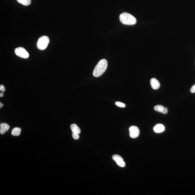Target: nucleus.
I'll return each mask as SVG.
<instances>
[{
	"label": "nucleus",
	"mask_w": 195,
	"mask_h": 195,
	"mask_svg": "<svg viewBox=\"0 0 195 195\" xmlns=\"http://www.w3.org/2000/svg\"><path fill=\"white\" fill-rule=\"evenodd\" d=\"M190 91L191 93H195V84L191 87L190 89Z\"/></svg>",
	"instance_id": "nucleus-17"
},
{
	"label": "nucleus",
	"mask_w": 195,
	"mask_h": 195,
	"mask_svg": "<svg viewBox=\"0 0 195 195\" xmlns=\"http://www.w3.org/2000/svg\"><path fill=\"white\" fill-rule=\"evenodd\" d=\"M153 130L156 133H162L165 131V127L162 124H157L153 127Z\"/></svg>",
	"instance_id": "nucleus-8"
},
{
	"label": "nucleus",
	"mask_w": 195,
	"mask_h": 195,
	"mask_svg": "<svg viewBox=\"0 0 195 195\" xmlns=\"http://www.w3.org/2000/svg\"><path fill=\"white\" fill-rule=\"evenodd\" d=\"M3 106H4V104L3 103H1V102L0 103V108H1Z\"/></svg>",
	"instance_id": "nucleus-20"
},
{
	"label": "nucleus",
	"mask_w": 195,
	"mask_h": 195,
	"mask_svg": "<svg viewBox=\"0 0 195 195\" xmlns=\"http://www.w3.org/2000/svg\"><path fill=\"white\" fill-rule=\"evenodd\" d=\"M10 128V125L6 123H2L0 125V133L1 134H4Z\"/></svg>",
	"instance_id": "nucleus-9"
},
{
	"label": "nucleus",
	"mask_w": 195,
	"mask_h": 195,
	"mask_svg": "<svg viewBox=\"0 0 195 195\" xmlns=\"http://www.w3.org/2000/svg\"><path fill=\"white\" fill-rule=\"evenodd\" d=\"M4 96V93H3V92H2V93H0V96H1V97H2V96Z\"/></svg>",
	"instance_id": "nucleus-19"
},
{
	"label": "nucleus",
	"mask_w": 195,
	"mask_h": 195,
	"mask_svg": "<svg viewBox=\"0 0 195 195\" xmlns=\"http://www.w3.org/2000/svg\"><path fill=\"white\" fill-rule=\"evenodd\" d=\"M167 112H168V109L166 108V107H164L162 113H163L164 114H165L167 113Z\"/></svg>",
	"instance_id": "nucleus-16"
},
{
	"label": "nucleus",
	"mask_w": 195,
	"mask_h": 195,
	"mask_svg": "<svg viewBox=\"0 0 195 195\" xmlns=\"http://www.w3.org/2000/svg\"><path fill=\"white\" fill-rule=\"evenodd\" d=\"M119 19L122 24L126 25H133L136 23V18L130 14L124 12L120 15Z\"/></svg>",
	"instance_id": "nucleus-2"
},
{
	"label": "nucleus",
	"mask_w": 195,
	"mask_h": 195,
	"mask_svg": "<svg viewBox=\"0 0 195 195\" xmlns=\"http://www.w3.org/2000/svg\"><path fill=\"white\" fill-rule=\"evenodd\" d=\"M5 88L4 85H1L0 86V90L2 92H4L5 91Z\"/></svg>",
	"instance_id": "nucleus-18"
},
{
	"label": "nucleus",
	"mask_w": 195,
	"mask_h": 195,
	"mask_svg": "<svg viewBox=\"0 0 195 195\" xmlns=\"http://www.w3.org/2000/svg\"><path fill=\"white\" fill-rule=\"evenodd\" d=\"M72 136L74 139H78L79 138V134H77V133H73V134H72Z\"/></svg>",
	"instance_id": "nucleus-15"
},
{
	"label": "nucleus",
	"mask_w": 195,
	"mask_h": 195,
	"mask_svg": "<svg viewBox=\"0 0 195 195\" xmlns=\"http://www.w3.org/2000/svg\"><path fill=\"white\" fill-rule=\"evenodd\" d=\"M108 63L105 59H102L99 61L95 67L93 72V75L95 77H98L101 76L106 70Z\"/></svg>",
	"instance_id": "nucleus-1"
},
{
	"label": "nucleus",
	"mask_w": 195,
	"mask_h": 195,
	"mask_svg": "<svg viewBox=\"0 0 195 195\" xmlns=\"http://www.w3.org/2000/svg\"><path fill=\"white\" fill-rule=\"evenodd\" d=\"M150 84L152 88L154 90L158 89L160 87V84L159 81L155 78H152L150 80Z\"/></svg>",
	"instance_id": "nucleus-7"
},
{
	"label": "nucleus",
	"mask_w": 195,
	"mask_h": 195,
	"mask_svg": "<svg viewBox=\"0 0 195 195\" xmlns=\"http://www.w3.org/2000/svg\"><path fill=\"white\" fill-rule=\"evenodd\" d=\"M164 107L162 105H158L155 106L154 109L156 111L158 112L159 113H162Z\"/></svg>",
	"instance_id": "nucleus-13"
},
{
	"label": "nucleus",
	"mask_w": 195,
	"mask_h": 195,
	"mask_svg": "<svg viewBox=\"0 0 195 195\" xmlns=\"http://www.w3.org/2000/svg\"><path fill=\"white\" fill-rule=\"evenodd\" d=\"M115 104L118 107H122V108H124V107H125V104L120 102H115Z\"/></svg>",
	"instance_id": "nucleus-14"
},
{
	"label": "nucleus",
	"mask_w": 195,
	"mask_h": 195,
	"mask_svg": "<svg viewBox=\"0 0 195 195\" xmlns=\"http://www.w3.org/2000/svg\"><path fill=\"white\" fill-rule=\"evenodd\" d=\"M15 54L20 57L27 59L29 57V54L27 51L22 47H18L15 49Z\"/></svg>",
	"instance_id": "nucleus-4"
},
{
	"label": "nucleus",
	"mask_w": 195,
	"mask_h": 195,
	"mask_svg": "<svg viewBox=\"0 0 195 195\" xmlns=\"http://www.w3.org/2000/svg\"><path fill=\"white\" fill-rule=\"evenodd\" d=\"M17 1L18 3L25 6L30 5L31 3V0H17Z\"/></svg>",
	"instance_id": "nucleus-12"
},
{
	"label": "nucleus",
	"mask_w": 195,
	"mask_h": 195,
	"mask_svg": "<svg viewBox=\"0 0 195 195\" xmlns=\"http://www.w3.org/2000/svg\"><path fill=\"white\" fill-rule=\"evenodd\" d=\"M113 159L116 162L117 165L119 167H124L125 166V162L123 161V159L118 154L113 155L112 156Z\"/></svg>",
	"instance_id": "nucleus-6"
},
{
	"label": "nucleus",
	"mask_w": 195,
	"mask_h": 195,
	"mask_svg": "<svg viewBox=\"0 0 195 195\" xmlns=\"http://www.w3.org/2000/svg\"><path fill=\"white\" fill-rule=\"evenodd\" d=\"M70 129L73 133L80 134L81 133V130L76 124H73L70 125Z\"/></svg>",
	"instance_id": "nucleus-10"
},
{
	"label": "nucleus",
	"mask_w": 195,
	"mask_h": 195,
	"mask_svg": "<svg viewBox=\"0 0 195 195\" xmlns=\"http://www.w3.org/2000/svg\"><path fill=\"white\" fill-rule=\"evenodd\" d=\"M130 136L132 139H136L138 137L139 134V130L137 127L132 126L129 128Z\"/></svg>",
	"instance_id": "nucleus-5"
},
{
	"label": "nucleus",
	"mask_w": 195,
	"mask_h": 195,
	"mask_svg": "<svg viewBox=\"0 0 195 195\" xmlns=\"http://www.w3.org/2000/svg\"><path fill=\"white\" fill-rule=\"evenodd\" d=\"M50 39L49 37L44 36L41 37L37 43V47L40 50H44L47 48Z\"/></svg>",
	"instance_id": "nucleus-3"
},
{
	"label": "nucleus",
	"mask_w": 195,
	"mask_h": 195,
	"mask_svg": "<svg viewBox=\"0 0 195 195\" xmlns=\"http://www.w3.org/2000/svg\"><path fill=\"white\" fill-rule=\"evenodd\" d=\"M21 132V129L18 127H15L12 130L11 134L13 136H19Z\"/></svg>",
	"instance_id": "nucleus-11"
}]
</instances>
